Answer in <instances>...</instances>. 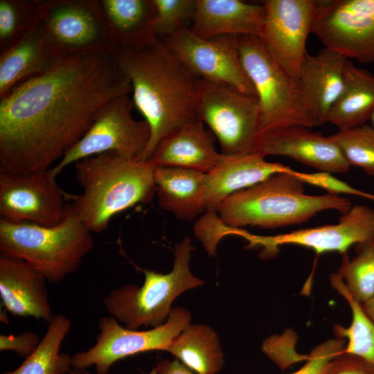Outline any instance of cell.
Masks as SVG:
<instances>
[{
	"mask_svg": "<svg viewBox=\"0 0 374 374\" xmlns=\"http://www.w3.org/2000/svg\"><path fill=\"white\" fill-rule=\"evenodd\" d=\"M131 92L112 54L58 59L0 99V172L51 169L105 105Z\"/></svg>",
	"mask_w": 374,
	"mask_h": 374,
	"instance_id": "obj_1",
	"label": "cell"
},
{
	"mask_svg": "<svg viewBox=\"0 0 374 374\" xmlns=\"http://www.w3.org/2000/svg\"><path fill=\"white\" fill-rule=\"evenodd\" d=\"M112 55L150 129L149 144L139 159L147 161L168 134L197 119L193 100L198 79L159 40L139 48L117 46Z\"/></svg>",
	"mask_w": 374,
	"mask_h": 374,
	"instance_id": "obj_2",
	"label": "cell"
},
{
	"mask_svg": "<svg viewBox=\"0 0 374 374\" xmlns=\"http://www.w3.org/2000/svg\"><path fill=\"white\" fill-rule=\"evenodd\" d=\"M74 168L82 192L70 194L69 202L91 233L105 231L114 216L156 195L154 167L149 161L109 152L82 159Z\"/></svg>",
	"mask_w": 374,
	"mask_h": 374,
	"instance_id": "obj_3",
	"label": "cell"
},
{
	"mask_svg": "<svg viewBox=\"0 0 374 374\" xmlns=\"http://www.w3.org/2000/svg\"><path fill=\"white\" fill-rule=\"evenodd\" d=\"M296 170L271 175L235 193L218 207L219 222L231 229L245 226L276 229L308 222L318 213H347L351 202L338 195H309Z\"/></svg>",
	"mask_w": 374,
	"mask_h": 374,
	"instance_id": "obj_4",
	"label": "cell"
},
{
	"mask_svg": "<svg viewBox=\"0 0 374 374\" xmlns=\"http://www.w3.org/2000/svg\"><path fill=\"white\" fill-rule=\"evenodd\" d=\"M93 247L91 232L69 202L55 226L0 219V255L28 262L50 283H60L75 273Z\"/></svg>",
	"mask_w": 374,
	"mask_h": 374,
	"instance_id": "obj_5",
	"label": "cell"
},
{
	"mask_svg": "<svg viewBox=\"0 0 374 374\" xmlns=\"http://www.w3.org/2000/svg\"><path fill=\"white\" fill-rule=\"evenodd\" d=\"M194 249L190 238L185 237L175 246L173 267L169 273L140 269L145 276L142 286L126 285L105 297L103 304L108 313L131 330L163 325L179 295L204 285L189 267Z\"/></svg>",
	"mask_w": 374,
	"mask_h": 374,
	"instance_id": "obj_6",
	"label": "cell"
},
{
	"mask_svg": "<svg viewBox=\"0 0 374 374\" xmlns=\"http://www.w3.org/2000/svg\"><path fill=\"white\" fill-rule=\"evenodd\" d=\"M240 60L260 109V134L290 127H314L310 111L293 78L258 36H238Z\"/></svg>",
	"mask_w": 374,
	"mask_h": 374,
	"instance_id": "obj_7",
	"label": "cell"
},
{
	"mask_svg": "<svg viewBox=\"0 0 374 374\" xmlns=\"http://www.w3.org/2000/svg\"><path fill=\"white\" fill-rule=\"evenodd\" d=\"M193 105L197 119L213 134L222 154L257 153L260 123L256 96L198 79Z\"/></svg>",
	"mask_w": 374,
	"mask_h": 374,
	"instance_id": "obj_8",
	"label": "cell"
},
{
	"mask_svg": "<svg viewBox=\"0 0 374 374\" xmlns=\"http://www.w3.org/2000/svg\"><path fill=\"white\" fill-rule=\"evenodd\" d=\"M42 20L59 58L112 54L118 46L100 0H43Z\"/></svg>",
	"mask_w": 374,
	"mask_h": 374,
	"instance_id": "obj_9",
	"label": "cell"
},
{
	"mask_svg": "<svg viewBox=\"0 0 374 374\" xmlns=\"http://www.w3.org/2000/svg\"><path fill=\"white\" fill-rule=\"evenodd\" d=\"M190 321L191 314L181 307L172 308L163 325L143 331L125 328L112 316L102 317L95 344L72 356L73 369L94 366L96 374H109L111 366L125 357L147 351H166L173 339Z\"/></svg>",
	"mask_w": 374,
	"mask_h": 374,
	"instance_id": "obj_10",
	"label": "cell"
},
{
	"mask_svg": "<svg viewBox=\"0 0 374 374\" xmlns=\"http://www.w3.org/2000/svg\"><path fill=\"white\" fill-rule=\"evenodd\" d=\"M134 107L130 94L109 102L85 134L50 169L51 173L57 177L68 166L104 152L139 160L149 144L150 129L145 120L134 118Z\"/></svg>",
	"mask_w": 374,
	"mask_h": 374,
	"instance_id": "obj_11",
	"label": "cell"
},
{
	"mask_svg": "<svg viewBox=\"0 0 374 374\" xmlns=\"http://www.w3.org/2000/svg\"><path fill=\"white\" fill-rule=\"evenodd\" d=\"M161 42L197 79L256 96L240 60L238 36L202 38L189 27Z\"/></svg>",
	"mask_w": 374,
	"mask_h": 374,
	"instance_id": "obj_12",
	"label": "cell"
},
{
	"mask_svg": "<svg viewBox=\"0 0 374 374\" xmlns=\"http://www.w3.org/2000/svg\"><path fill=\"white\" fill-rule=\"evenodd\" d=\"M312 33L325 48L374 63V0H319Z\"/></svg>",
	"mask_w": 374,
	"mask_h": 374,
	"instance_id": "obj_13",
	"label": "cell"
},
{
	"mask_svg": "<svg viewBox=\"0 0 374 374\" xmlns=\"http://www.w3.org/2000/svg\"><path fill=\"white\" fill-rule=\"evenodd\" d=\"M50 169L21 174L0 172L1 219L42 226L59 224L70 194L58 186Z\"/></svg>",
	"mask_w": 374,
	"mask_h": 374,
	"instance_id": "obj_14",
	"label": "cell"
},
{
	"mask_svg": "<svg viewBox=\"0 0 374 374\" xmlns=\"http://www.w3.org/2000/svg\"><path fill=\"white\" fill-rule=\"evenodd\" d=\"M260 38L283 69L298 81L308 54L306 42L319 9L316 0H266Z\"/></svg>",
	"mask_w": 374,
	"mask_h": 374,
	"instance_id": "obj_15",
	"label": "cell"
},
{
	"mask_svg": "<svg viewBox=\"0 0 374 374\" xmlns=\"http://www.w3.org/2000/svg\"><path fill=\"white\" fill-rule=\"evenodd\" d=\"M252 246L276 251L283 245H298L317 254L327 252L346 253L352 247L374 238V208L364 204L352 206L339 222L312 228L301 229L275 235L262 236L244 233Z\"/></svg>",
	"mask_w": 374,
	"mask_h": 374,
	"instance_id": "obj_16",
	"label": "cell"
},
{
	"mask_svg": "<svg viewBox=\"0 0 374 374\" xmlns=\"http://www.w3.org/2000/svg\"><path fill=\"white\" fill-rule=\"evenodd\" d=\"M257 153L264 157H287L330 174L345 173L350 168L330 136L313 132L303 126H290L261 134Z\"/></svg>",
	"mask_w": 374,
	"mask_h": 374,
	"instance_id": "obj_17",
	"label": "cell"
},
{
	"mask_svg": "<svg viewBox=\"0 0 374 374\" xmlns=\"http://www.w3.org/2000/svg\"><path fill=\"white\" fill-rule=\"evenodd\" d=\"M46 281L28 262L0 255L1 304L12 316L33 317L49 323L53 314Z\"/></svg>",
	"mask_w": 374,
	"mask_h": 374,
	"instance_id": "obj_18",
	"label": "cell"
},
{
	"mask_svg": "<svg viewBox=\"0 0 374 374\" xmlns=\"http://www.w3.org/2000/svg\"><path fill=\"white\" fill-rule=\"evenodd\" d=\"M283 163L270 162L258 153L224 155L204 177V202L207 213H216L229 196L251 187L273 175L291 172Z\"/></svg>",
	"mask_w": 374,
	"mask_h": 374,
	"instance_id": "obj_19",
	"label": "cell"
},
{
	"mask_svg": "<svg viewBox=\"0 0 374 374\" xmlns=\"http://www.w3.org/2000/svg\"><path fill=\"white\" fill-rule=\"evenodd\" d=\"M347 60L324 48L314 55L308 53L302 63L298 83L314 126L327 123L343 88Z\"/></svg>",
	"mask_w": 374,
	"mask_h": 374,
	"instance_id": "obj_20",
	"label": "cell"
},
{
	"mask_svg": "<svg viewBox=\"0 0 374 374\" xmlns=\"http://www.w3.org/2000/svg\"><path fill=\"white\" fill-rule=\"evenodd\" d=\"M216 138L196 119L168 134L157 145L148 161L154 167H173L208 173L220 157Z\"/></svg>",
	"mask_w": 374,
	"mask_h": 374,
	"instance_id": "obj_21",
	"label": "cell"
},
{
	"mask_svg": "<svg viewBox=\"0 0 374 374\" xmlns=\"http://www.w3.org/2000/svg\"><path fill=\"white\" fill-rule=\"evenodd\" d=\"M262 3L240 0H196L192 32L202 38L221 35L260 37L265 21Z\"/></svg>",
	"mask_w": 374,
	"mask_h": 374,
	"instance_id": "obj_22",
	"label": "cell"
},
{
	"mask_svg": "<svg viewBox=\"0 0 374 374\" xmlns=\"http://www.w3.org/2000/svg\"><path fill=\"white\" fill-rule=\"evenodd\" d=\"M58 59L49 45L41 20L25 36L0 53V99L46 71Z\"/></svg>",
	"mask_w": 374,
	"mask_h": 374,
	"instance_id": "obj_23",
	"label": "cell"
},
{
	"mask_svg": "<svg viewBox=\"0 0 374 374\" xmlns=\"http://www.w3.org/2000/svg\"><path fill=\"white\" fill-rule=\"evenodd\" d=\"M205 173L173 167L155 168L154 179L159 206L179 220L192 221L206 211Z\"/></svg>",
	"mask_w": 374,
	"mask_h": 374,
	"instance_id": "obj_24",
	"label": "cell"
},
{
	"mask_svg": "<svg viewBox=\"0 0 374 374\" xmlns=\"http://www.w3.org/2000/svg\"><path fill=\"white\" fill-rule=\"evenodd\" d=\"M100 3L118 46L139 48L159 41L153 0H100Z\"/></svg>",
	"mask_w": 374,
	"mask_h": 374,
	"instance_id": "obj_25",
	"label": "cell"
},
{
	"mask_svg": "<svg viewBox=\"0 0 374 374\" xmlns=\"http://www.w3.org/2000/svg\"><path fill=\"white\" fill-rule=\"evenodd\" d=\"M374 112V75L347 60L342 90L327 123L344 130L366 124Z\"/></svg>",
	"mask_w": 374,
	"mask_h": 374,
	"instance_id": "obj_26",
	"label": "cell"
},
{
	"mask_svg": "<svg viewBox=\"0 0 374 374\" xmlns=\"http://www.w3.org/2000/svg\"><path fill=\"white\" fill-rule=\"evenodd\" d=\"M166 351L197 374H217L224 364L219 337L205 324L190 323L173 339Z\"/></svg>",
	"mask_w": 374,
	"mask_h": 374,
	"instance_id": "obj_27",
	"label": "cell"
},
{
	"mask_svg": "<svg viewBox=\"0 0 374 374\" xmlns=\"http://www.w3.org/2000/svg\"><path fill=\"white\" fill-rule=\"evenodd\" d=\"M71 327L65 315H53L37 348L19 367L3 374H69L73 370L72 356L60 350Z\"/></svg>",
	"mask_w": 374,
	"mask_h": 374,
	"instance_id": "obj_28",
	"label": "cell"
},
{
	"mask_svg": "<svg viewBox=\"0 0 374 374\" xmlns=\"http://www.w3.org/2000/svg\"><path fill=\"white\" fill-rule=\"evenodd\" d=\"M330 282L348 302L352 313L348 327H334L336 337L347 340L343 353L356 356L374 368V322L364 312L361 303L349 294L337 273L330 274Z\"/></svg>",
	"mask_w": 374,
	"mask_h": 374,
	"instance_id": "obj_29",
	"label": "cell"
},
{
	"mask_svg": "<svg viewBox=\"0 0 374 374\" xmlns=\"http://www.w3.org/2000/svg\"><path fill=\"white\" fill-rule=\"evenodd\" d=\"M356 254H344L337 274L351 296L360 303L374 294V238L355 245Z\"/></svg>",
	"mask_w": 374,
	"mask_h": 374,
	"instance_id": "obj_30",
	"label": "cell"
},
{
	"mask_svg": "<svg viewBox=\"0 0 374 374\" xmlns=\"http://www.w3.org/2000/svg\"><path fill=\"white\" fill-rule=\"evenodd\" d=\"M42 12L43 0H0V53L35 27Z\"/></svg>",
	"mask_w": 374,
	"mask_h": 374,
	"instance_id": "obj_31",
	"label": "cell"
},
{
	"mask_svg": "<svg viewBox=\"0 0 374 374\" xmlns=\"http://www.w3.org/2000/svg\"><path fill=\"white\" fill-rule=\"evenodd\" d=\"M350 164L374 177V128L364 124L330 135Z\"/></svg>",
	"mask_w": 374,
	"mask_h": 374,
	"instance_id": "obj_32",
	"label": "cell"
},
{
	"mask_svg": "<svg viewBox=\"0 0 374 374\" xmlns=\"http://www.w3.org/2000/svg\"><path fill=\"white\" fill-rule=\"evenodd\" d=\"M156 7L155 30L158 40H163L193 23L196 0H153Z\"/></svg>",
	"mask_w": 374,
	"mask_h": 374,
	"instance_id": "obj_33",
	"label": "cell"
},
{
	"mask_svg": "<svg viewBox=\"0 0 374 374\" xmlns=\"http://www.w3.org/2000/svg\"><path fill=\"white\" fill-rule=\"evenodd\" d=\"M346 343L345 339L337 337L321 343L308 355L303 366L288 374H325L332 361L343 353Z\"/></svg>",
	"mask_w": 374,
	"mask_h": 374,
	"instance_id": "obj_34",
	"label": "cell"
},
{
	"mask_svg": "<svg viewBox=\"0 0 374 374\" xmlns=\"http://www.w3.org/2000/svg\"><path fill=\"white\" fill-rule=\"evenodd\" d=\"M297 177L304 184H310L326 190L328 193L338 195L346 194L357 196L374 202V193L359 190L346 182L341 181L330 173L324 172H299Z\"/></svg>",
	"mask_w": 374,
	"mask_h": 374,
	"instance_id": "obj_35",
	"label": "cell"
},
{
	"mask_svg": "<svg viewBox=\"0 0 374 374\" xmlns=\"http://www.w3.org/2000/svg\"><path fill=\"white\" fill-rule=\"evenodd\" d=\"M40 341L39 335L32 331H24L18 335H1L0 350H12L26 358L37 348Z\"/></svg>",
	"mask_w": 374,
	"mask_h": 374,
	"instance_id": "obj_36",
	"label": "cell"
},
{
	"mask_svg": "<svg viewBox=\"0 0 374 374\" xmlns=\"http://www.w3.org/2000/svg\"><path fill=\"white\" fill-rule=\"evenodd\" d=\"M325 374H374V368L356 356L342 353L332 361Z\"/></svg>",
	"mask_w": 374,
	"mask_h": 374,
	"instance_id": "obj_37",
	"label": "cell"
},
{
	"mask_svg": "<svg viewBox=\"0 0 374 374\" xmlns=\"http://www.w3.org/2000/svg\"><path fill=\"white\" fill-rule=\"evenodd\" d=\"M157 374H197L177 359L174 360L163 359L156 366Z\"/></svg>",
	"mask_w": 374,
	"mask_h": 374,
	"instance_id": "obj_38",
	"label": "cell"
},
{
	"mask_svg": "<svg viewBox=\"0 0 374 374\" xmlns=\"http://www.w3.org/2000/svg\"><path fill=\"white\" fill-rule=\"evenodd\" d=\"M361 305L364 312L374 322V294Z\"/></svg>",
	"mask_w": 374,
	"mask_h": 374,
	"instance_id": "obj_39",
	"label": "cell"
},
{
	"mask_svg": "<svg viewBox=\"0 0 374 374\" xmlns=\"http://www.w3.org/2000/svg\"><path fill=\"white\" fill-rule=\"evenodd\" d=\"M69 374H89L86 369L76 370L73 369ZM148 374H157L156 368H153Z\"/></svg>",
	"mask_w": 374,
	"mask_h": 374,
	"instance_id": "obj_40",
	"label": "cell"
},
{
	"mask_svg": "<svg viewBox=\"0 0 374 374\" xmlns=\"http://www.w3.org/2000/svg\"><path fill=\"white\" fill-rule=\"evenodd\" d=\"M371 123V126L374 128V112L373 113V114L371 115V118H370V120H369Z\"/></svg>",
	"mask_w": 374,
	"mask_h": 374,
	"instance_id": "obj_41",
	"label": "cell"
}]
</instances>
